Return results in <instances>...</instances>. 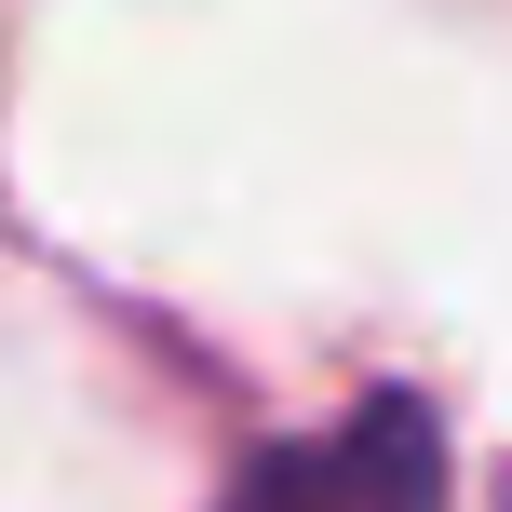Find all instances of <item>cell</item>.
Returning a JSON list of instances; mask_svg holds the SVG:
<instances>
[{"instance_id":"cell-1","label":"cell","mask_w":512,"mask_h":512,"mask_svg":"<svg viewBox=\"0 0 512 512\" xmlns=\"http://www.w3.org/2000/svg\"><path fill=\"white\" fill-rule=\"evenodd\" d=\"M351 472H391V486H432V418L405 391H378V432L364 445H324V459H270L256 486H351Z\"/></svg>"}]
</instances>
